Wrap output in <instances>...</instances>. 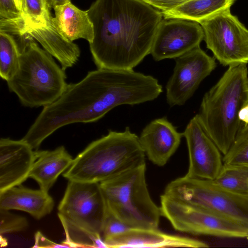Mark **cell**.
<instances>
[{
    "instance_id": "cell-11",
    "label": "cell",
    "mask_w": 248,
    "mask_h": 248,
    "mask_svg": "<svg viewBox=\"0 0 248 248\" xmlns=\"http://www.w3.org/2000/svg\"><path fill=\"white\" fill-rule=\"evenodd\" d=\"M215 60L200 46L175 59L173 73L166 85V100L170 107L186 104L216 68Z\"/></svg>"
},
{
    "instance_id": "cell-18",
    "label": "cell",
    "mask_w": 248,
    "mask_h": 248,
    "mask_svg": "<svg viewBox=\"0 0 248 248\" xmlns=\"http://www.w3.org/2000/svg\"><path fill=\"white\" fill-rule=\"evenodd\" d=\"M35 159L29 177L35 180L40 189L48 192L62 172L72 165L74 159L64 146L53 150H35Z\"/></svg>"
},
{
    "instance_id": "cell-34",
    "label": "cell",
    "mask_w": 248,
    "mask_h": 248,
    "mask_svg": "<svg viewBox=\"0 0 248 248\" xmlns=\"http://www.w3.org/2000/svg\"><path fill=\"white\" fill-rule=\"evenodd\" d=\"M20 0V2H21V8H22V2H23V0Z\"/></svg>"
},
{
    "instance_id": "cell-29",
    "label": "cell",
    "mask_w": 248,
    "mask_h": 248,
    "mask_svg": "<svg viewBox=\"0 0 248 248\" xmlns=\"http://www.w3.org/2000/svg\"><path fill=\"white\" fill-rule=\"evenodd\" d=\"M154 8L166 12L170 11L189 0H141Z\"/></svg>"
},
{
    "instance_id": "cell-1",
    "label": "cell",
    "mask_w": 248,
    "mask_h": 248,
    "mask_svg": "<svg viewBox=\"0 0 248 248\" xmlns=\"http://www.w3.org/2000/svg\"><path fill=\"white\" fill-rule=\"evenodd\" d=\"M162 91L152 76L134 70L97 68L79 82L68 84L56 101L43 108L22 139L37 150L62 127L96 122L116 107L152 101Z\"/></svg>"
},
{
    "instance_id": "cell-4",
    "label": "cell",
    "mask_w": 248,
    "mask_h": 248,
    "mask_svg": "<svg viewBox=\"0 0 248 248\" xmlns=\"http://www.w3.org/2000/svg\"><path fill=\"white\" fill-rule=\"evenodd\" d=\"M139 137L129 127L109 130L90 143L63 176L68 181L101 183L145 162Z\"/></svg>"
},
{
    "instance_id": "cell-24",
    "label": "cell",
    "mask_w": 248,
    "mask_h": 248,
    "mask_svg": "<svg viewBox=\"0 0 248 248\" xmlns=\"http://www.w3.org/2000/svg\"><path fill=\"white\" fill-rule=\"evenodd\" d=\"M27 26L22 10L15 0H0V32L23 36Z\"/></svg>"
},
{
    "instance_id": "cell-25",
    "label": "cell",
    "mask_w": 248,
    "mask_h": 248,
    "mask_svg": "<svg viewBox=\"0 0 248 248\" xmlns=\"http://www.w3.org/2000/svg\"><path fill=\"white\" fill-rule=\"evenodd\" d=\"M22 11L26 21L27 32L32 28L47 26L52 17L46 0H23Z\"/></svg>"
},
{
    "instance_id": "cell-27",
    "label": "cell",
    "mask_w": 248,
    "mask_h": 248,
    "mask_svg": "<svg viewBox=\"0 0 248 248\" xmlns=\"http://www.w3.org/2000/svg\"><path fill=\"white\" fill-rule=\"evenodd\" d=\"M0 235L21 231L27 228L28 222L24 217L0 209Z\"/></svg>"
},
{
    "instance_id": "cell-22",
    "label": "cell",
    "mask_w": 248,
    "mask_h": 248,
    "mask_svg": "<svg viewBox=\"0 0 248 248\" xmlns=\"http://www.w3.org/2000/svg\"><path fill=\"white\" fill-rule=\"evenodd\" d=\"M212 181L229 191L248 196V165L223 163L218 175Z\"/></svg>"
},
{
    "instance_id": "cell-21",
    "label": "cell",
    "mask_w": 248,
    "mask_h": 248,
    "mask_svg": "<svg viewBox=\"0 0 248 248\" xmlns=\"http://www.w3.org/2000/svg\"><path fill=\"white\" fill-rule=\"evenodd\" d=\"M235 0H189L177 7L161 12L164 19L182 18L198 22L231 7Z\"/></svg>"
},
{
    "instance_id": "cell-7",
    "label": "cell",
    "mask_w": 248,
    "mask_h": 248,
    "mask_svg": "<svg viewBox=\"0 0 248 248\" xmlns=\"http://www.w3.org/2000/svg\"><path fill=\"white\" fill-rule=\"evenodd\" d=\"M143 162L100 183L108 211L131 228H158L161 216L150 195Z\"/></svg>"
},
{
    "instance_id": "cell-14",
    "label": "cell",
    "mask_w": 248,
    "mask_h": 248,
    "mask_svg": "<svg viewBox=\"0 0 248 248\" xmlns=\"http://www.w3.org/2000/svg\"><path fill=\"white\" fill-rule=\"evenodd\" d=\"M35 159V151L22 139L0 140V192L21 185Z\"/></svg>"
},
{
    "instance_id": "cell-20",
    "label": "cell",
    "mask_w": 248,
    "mask_h": 248,
    "mask_svg": "<svg viewBox=\"0 0 248 248\" xmlns=\"http://www.w3.org/2000/svg\"><path fill=\"white\" fill-rule=\"evenodd\" d=\"M52 22L58 31L67 39L73 42L78 39L89 43L93 38V26L87 11L78 8L71 2L56 7Z\"/></svg>"
},
{
    "instance_id": "cell-30",
    "label": "cell",
    "mask_w": 248,
    "mask_h": 248,
    "mask_svg": "<svg viewBox=\"0 0 248 248\" xmlns=\"http://www.w3.org/2000/svg\"><path fill=\"white\" fill-rule=\"evenodd\" d=\"M33 247L39 248H67L62 243L60 244H57L47 239L40 232H37L35 235V243Z\"/></svg>"
},
{
    "instance_id": "cell-2",
    "label": "cell",
    "mask_w": 248,
    "mask_h": 248,
    "mask_svg": "<svg viewBox=\"0 0 248 248\" xmlns=\"http://www.w3.org/2000/svg\"><path fill=\"white\" fill-rule=\"evenodd\" d=\"M93 26L89 43L97 68L131 70L150 54L160 10L141 0H96L87 10Z\"/></svg>"
},
{
    "instance_id": "cell-33",
    "label": "cell",
    "mask_w": 248,
    "mask_h": 248,
    "mask_svg": "<svg viewBox=\"0 0 248 248\" xmlns=\"http://www.w3.org/2000/svg\"><path fill=\"white\" fill-rule=\"evenodd\" d=\"M17 6L22 10L21 4L20 0H15Z\"/></svg>"
},
{
    "instance_id": "cell-31",
    "label": "cell",
    "mask_w": 248,
    "mask_h": 248,
    "mask_svg": "<svg viewBox=\"0 0 248 248\" xmlns=\"http://www.w3.org/2000/svg\"><path fill=\"white\" fill-rule=\"evenodd\" d=\"M238 117L244 124H248V104L241 108L238 113Z\"/></svg>"
},
{
    "instance_id": "cell-9",
    "label": "cell",
    "mask_w": 248,
    "mask_h": 248,
    "mask_svg": "<svg viewBox=\"0 0 248 248\" xmlns=\"http://www.w3.org/2000/svg\"><path fill=\"white\" fill-rule=\"evenodd\" d=\"M160 208L161 216L179 232L227 238L248 236L245 225L164 194L161 196Z\"/></svg>"
},
{
    "instance_id": "cell-17",
    "label": "cell",
    "mask_w": 248,
    "mask_h": 248,
    "mask_svg": "<svg viewBox=\"0 0 248 248\" xmlns=\"http://www.w3.org/2000/svg\"><path fill=\"white\" fill-rule=\"evenodd\" d=\"M54 202L48 192L20 185L0 192V209L17 210L28 213L39 219L50 214Z\"/></svg>"
},
{
    "instance_id": "cell-3",
    "label": "cell",
    "mask_w": 248,
    "mask_h": 248,
    "mask_svg": "<svg viewBox=\"0 0 248 248\" xmlns=\"http://www.w3.org/2000/svg\"><path fill=\"white\" fill-rule=\"evenodd\" d=\"M248 104L247 63L229 66L202 97L197 115L223 155L232 145L243 125L238 113Z\"/></svg>"
},
{
    "instance_id": "cell-6",
    "label": "cell",
    "mask_w": 248,
    "mask_h": 248,
    "mask_svg": "<svg viewBox=\"0 0 248 248\" xmlns=\"http://www.w3.org/2000/svg\"><path fill=\"white\" fill-rule=\"evenodd\" d=\"M30 37L20 49L19 68L7 84L23 106L45 107L63 93L68 84L66 76L65 70L57 64L53 56Z\"/></svg>"
},
{
    "instance_id": "cell-26",
    "label": "cell",
    "mask_w": 248,
    "mask_h": 248,
    "mask_svg": "<svg viewBox=\"0 0 248 248\" xmlns=\"http://www.w3.org/2000/svg\"><path fill=\"white\" fill-rule=\"evenodd\" d=\"M223 161L226 164L248 165V124H243L232 145L223 155Z\"/></svg>"
},
{
    "instance_id": "cell-5",
    "label": "cell",
    "mask_w": 248,
    "mask_h": 248,
    "mask_svg": "<svg viewBox=\"0 0 248 248\" xmlns=\"http://www.w3.org/2000/svg\"><path fill=\"white\" fill-rule=\"evenodd\" d=\"M58 210L67 248H106L101 233L108 211L100 183L69 181Z\"/></svg>"
},
{
    "instance_id": "cell-13",
    "label": "cell",
    "mask_w": 248,
    "mask_h": 248,
    "mask_svg": "<svg viewBox=\"0 0 248 248\" xmlns=\"http://www.w3.org/2000/svg\"><path fill=\"white\" fill-rule=\"evenodd\" d=\"M203 39V31L198 22L177 18L162 19L150 54L156 62L175 59L200 46Z\"/></svg>"
},
{
    "instance_id": "cell-28",
    "label": "cell",
    "mask_w": 248,
    "mask_h": 248,
    "mask_svg": "<svg viewBox=\"0 0 248 248\" xmlns=\"http://www.w3.org/2000/svg\"><path fill=\"white\" fill-rule=\"evenodd\" d=\"M130 228L108 211L101 233L102 240Z\"/></svg>"
},
{
    "instance_id": "cell-19",
    "label": "cell",
    "mask_w": 248,
    "mask_h": 248,
    "mask_svg": "<svg viewBox=\"0 0 248 248\" xmlns=\"http://www.w3.org/2000/svg\"><path fill=\"white\" fill-rule=\"evenodd\" d=\"M26 35L38 42L45 50L59 62L64 70L73 66L78 60L80 55L78 46L58 31L52 18L47 26L31 29Z\"/></svg>"
},
{
    "instance_id": "cell-16",
    "label": "cell",
    "mask_w": 248,
    "mask_h": 248,
    "mask_svg": "<svg viewBox=\"0 0 248 248\" xmlns=\"http://www.w3.org/2000/svg\"><path fill=\"white\" fill-rule=\"evenodd\" d=\"M183 133L166 116L155 119L142 130L139 141L145 155L154 164L164 166L179 147Z\"/></svg>"
},
{
    "instance_id": "cell-15",
    "label": "cell",
    "mask_w": 248,
    "mask_h": 248,
    "mask_svg": "<svg viewBox=\"0 0 248 248\" xmlns=\"http://www.w3.org/2000/svg\"><path fill=\"white\" fill-rule=\"evenodd\" d=\"M106 248H208L206 243L165 233L157 228H130L103 239Z\"/></svg>"
},
{
    "instance_id": "cell-32",
    "label": "cell",
    "mask_w": 248,
    "mask_h": 248,
    "mask_svg": "<svg viewBox=\"0 0 248 248\" xmlns=\"http://www.w3.org/2000/svg\"><path fill=\"white\" fill-rule=\"evenodd\" d=\"M46 1L50 10L71 2V0H46Z\"/></svg>"
},
{
    "instance_id": "cell-23",
    "label": "cell",
    "mask_w": 248,
    "mask_h": 248,
    "mask_svg": "<svg viewBox=\"0 0 248 248\" xmlns=\"http://www.w3.org/2000/svg\"><path fill=\"white\" fill-rule=\"evenodd\" d=\"M21 50L14 36L0 32V76L6 81L13 77L20 64Z\"/></svg>"
},
{
    "instance_id": "cell-10",
    "label": "cell",
    "mask_w": 248,
    "mask_h": 248,
    "mask_svg": "<svg viewBox=\"0 0 248 248\" xmlns=\"http://www.w3.org/2000/svg\"><path fill=\"white\" fill-rule=\"evenodd\" d=\"M228 7L199 22L206 47L224 66L248 63V30Z\"/></svg>"
},
{
    "instance_id": "cell-12",
    "label": "cell",
    "mask_w": 248,
    "mask_h": 248,
    "mask_svg": "<svg viewBox=\"0 0 248 248\" xmlns=\"http://www.w3.org/2000/svg\"><path fill=\"white\" fill-rule=\"evenodd\" d=\"M189 155L186 174L191 178L215 180L223 165V155L208 135L197 114L193 117L183 132Z\"/></svg>"
},
{
    "instance_id": "cell-8",
    "label": "cell",
    "mask_w": 248,
    "mask_h": 248,
    "mask_svg": "<svg viewBox=\"0 0 248 248\" xmlns=\"http://www.w3.org/2000/svg\"><path fill=\"white\" fill-rule=\"evenodd\" d=\"M164 194L237 221L248 228V196L229 191L212 180L185 175L169 183Z\"/></svg>"
}]
</instances>
